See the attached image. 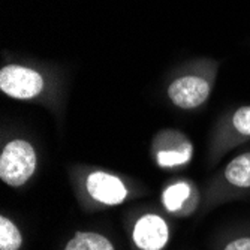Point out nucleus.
Returning a JSON list of instances; mask_svg holds the SVG:
<instances>
[{
	"instance_id": "f257e3e1",
	"label": "nucleus",
	"mask_w": 250,
	"mask_h": 250,
	"mask_svg": "<svg viewBox=\"0 0 250 250\" xmlns=\"http://www.w3.org/2000/svg\"><path fill=\"white\" fill-rule=\"evenodd\" d=\"M71 188L83 211L98 213L143 198L146 185L135 178L93 165H72L67 171Z\"/></svg>"
},
{
	"instance_id": "f03ea898",
	"label": "nucleus",
	"mask_w": 250,
	"mask_h": 250,
	"mask_svg": "<svg viewBox=\"0 0 250 250\" xmlns=\"http://www.w3.org/2000/svg\"><path fill=\"white\" fill-rule=\"evenodd\" d=\"M250 196V148L238 153L202 188L201 214Z\"/></svg>"
},
{
	"instance_id": "7ed1b4c3",
	"label": "nucleus",
	"mask_w": 250,
	"mask_h": 250,
	"mask_svg": "<svg viewBox=\"0 0 250 250\" xmlns=\"http://www.w3.org/2000/svg\"><path fill=\"white\" fill-rule=\"evenodd\" d=\"M172 217L154 206L125 213L123 228L130 250H167L172 238Z\"/></svg>"
},
{
	"instance_id": "20e7f679",
	"label": "nucleus",
	"mask_w": 250,
	"mask_h": 250,
	"mask_svg": "<svg viewBox=\"0 0 250 250\" xmlns=\"http://www.w3.org/2000/svg\"><path fill=\"white\" fill-rule=\"evenodd\" d=\"M0 92L9 99L57 106L48 77L35 66L9 63L0 69Z\"/></svg>"
},
{
	"instance_id": "39448f33",
	"label": "nucleus",
	"mask_w": 250,
	"mask_h": 250,
	"mask_svg": "<svg viewBox=\"0 0 250 250\" xmlns=\"http://www.w3.org/2000/svg\"><path fill=\"white\" fill-rule=\"evenodd\" d=\"M217 77L216 62H202L199 71L174 77L167 85V98L178 109L195 111L204 106L213 95Z\"/></svg>"
},
{
	"instance_id": "423d86ee",
	"label": "nucleus",
	"mask_w": 250,
	"mask_h": 250,
	"mask_svg": "<svg viewBox=\"0 0 250 250\" xmlns=\"http://www.w3.org/2000/svg\"><path fill=\"white\" fill-rule=\"evenodd\" d=\"M39 154L33 143L24 136L3 140L0 150V180L11 189L27 186L38 172Z\"/></svg>"
},
{
	"instance_id": "0eeeda50",
	"label": "nucleus",
	"mask_w": 250,
	"mask_h": 250,
	"mask_svg": "<svg viewBox=\"0 0 250 250\" xmlns=\"http://www.w3.org/2000/svg\"><path fill=\"white\" fill-rule=\"evenodd\" d=\"M250 141V104L235 106L216 120L208 140V165L219 164L225 154Z\"/></svg>"
},
{
	"instance_id": "6e6552de",
	"label": "nucleus",
	"mask_w": 250,
	"mask_h": 250,
	"mask_svg": "<svg viewBox=\"0 0 250 250\" xmlns=\"http://www.w3.org/2000/svg\"><path fill=\"white\" fill-rule=\"evenodd\" d=\"M195 154L190 136L175 127H164L156 132L150 143V157L153 164L168 172L186 169Z\"/></svg>"
},
{
	"instance_id": "1a4fd4ad",
	"label": "nucleus",
	"mask_w": 250,
	"mask_h": 250,
	"mask_svg": "<svg viewBox=\"0 0 250 250\" xmlns=\"http://www.w3.org/2000/svg\"><path fill=\"white\" fill-rule=\"evenodd\" d=\"M159 202L169 217L188 219L201 211L202 189H199V186L190 178H172L164 185Z\"/></svg>"
},
{
	"instance_id": "9d476101",
	"label": "nucleus",
	"mask_w": 250,
	"mask_h": 250,
	"mask_svg": "<svg viewBox=\"0 0 250 250\" xmlns=\"http://www.w3.org/2000/svg\"><path fill=\"white\" fill-rule=\"evenodd\" d=\"M62 250H117L112 238L99 231H77L67 240Z\"/></svg>"
},
{
	"instance_id": "9b49d317",
	"label": "nucleus",
	"mask_w": 250,
	"mask_h": 250,
	"mask_svg": "<svg viewBox=\"0 0 250 250\" xmlns=\"http://www.w3.org/2000/svg\"><path fill=\"white\" fill-rule=\"evenodd\" d=\"M24 234L21 228L5 213L0 216V250H22Z\"/></svg>"
},
{
	"instance_id": "f8f14e48",
	"label": "nucleus",
	"mask_w": 250,
	"mask_h": 250,
	"mask_svg": "<svg viewBox=\"0 0 250 250\" xmlns=\"http://www.w3.org/2000/svg\"><path fill=\"white\" fill-rule=\"evenodd\" d=\"M216 250H250V225L226 231L214 246Z\"/></svg>"
}]
</instances>
